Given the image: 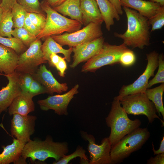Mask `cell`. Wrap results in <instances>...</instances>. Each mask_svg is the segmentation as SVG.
I'll return each instance as SVG.
<instances>
[{
  "mask_svg": "<svg viewBox=\"0 0 164 164\" xmlns=\"http://www.w3.org/2000/svg\"><path fill=\"white\" fill-rule=\"evenodd\" d=\"M127 18V28L123 34L114 32V36L121 39L127 47L143 49L150 44V26L148 19L137 11L123 6Z\"/></svg>",
  "mask_w": 164,
  "mask_h": 164,
  "instance_id": "cell-1",
  "label": "cell"
},
{
  "mask_svg": "<svg viewBox=\"0 0 164 164\" xmlns=\"http://www.w3.org/2000/svg\"><path fill=\"white\" fill-rule=\"evenodd\" d=\"M68 151L67 142H55L51 137L48 136L43 141L30 139L25 145L20 157L25 160L30 158L32 161L37 159L43 162L49 158L57 161Z\"/></svg>",
  "mask_w": 164,
  "mask_h": 164,
  "instance_id": "cell-2",
  "label": "cell"
},
{
  "mask_svg": "<svg viewBox=\"0 0 164 164\" xmlns=\"http://www.w3.org/2000/svg\"><path fill=\"white\" fill-rule=\"evenodd\" d=\"M105 119L107 125L111 129L108 138L111 146L125 135L139 128L141 124L138 119H129L121 106L120 101L114 99L110 112Z\"/></svg>",
  "mask_w": 164,
  "mask_h": 164,
  "instance_id": "cell-3",
  "label": "cell"
},
{
  "mask_svg": "<svg viewBox=\"0 0 164 164\" xmlns=\"http://www.w3.org/2000/svg\"><path fill=\"white\" fill-rule=\"evenodd\" d=\"M43 11L46 14L45 25L36 37L45 39L52 35L61 34L63 32H72L80 29L82 25L78 21L68 19L50 7L45 0L40 2Z\"/></svg>",
  "mask_w": 164,
  "mask_h": 164,
  "instance_id": "cell-4",
  "label": "cell"
},
{
  "mask_svg": "<svg viewBox=\"0 0 164 164\" xmlns=\"http://www.w3.org/2000/svg\"><path fill=\"white\" fill-rule=\"evenodd\" d=\"M150 136L147 128L139 127L125 135L111 147L110 156L113 164L122 162L132 153L141 149Z\"/></svg>",
  "mask_w": 164,
  "mask_h": 164,
  "instance_id": "cell-5",
  "label": "cell"
},
{
  "mask_svg": "<svg viewBox=\"0 0 164 164\" xmlns=\"http://www.w3.org/2000/svg\"><path fill=\"white\" fill-rule=\"evenodd\" d=\"M119 101L127 114L145 115L147 117L149 123H152L155 118H158L164 126V121L157 115L155 105L145 93L127 95L121 98Z\"/></svg>",
  "mask_w": 164,
  "mask_h": 164,
  "instance_id": "cell-6",
  "label": "cell"
},
{
  "mask_svg": "<svg viewBox=\"0 0 164 164\" xmlns=\"http://www.w3.org/2000/svg\"><path fill=\"white\" fill-rule=\"evenodd\" d=\"M128 48L123 43L120 45H116L104 42L99 52L87 61L82 66L81 72H95L103 66L119 63L121 54Z\"/></svg>",
  "mask_w": 164,
  "mask_h": 164,
  "instance_id": "cell-7",
  "label": "cell"
},
{
  "mask_svg": "<svg viewBox=\"0 0 164 164\" xmlns=\"http://www.w3.org/2000/svg\"><path fill=\"white\" fill-rule=\"evenodd\" d=\"M101 25L91 22L81 29L51 36L61 46L74 47L103 36Z\"/></svg>",
  "mask_w": 164,
  "mask_h": 164,
  "instance_id": "cell-8",
  "label": "cell"
},
{
  "mask_svg": "<svg viewBox=\"0 0 164 164\" xmlns=\"http://www.w3.org/2000/svg\"><path fill=\"white\" fill-rule=\"evenodd\" d=\"M159 54L153 51L146 54L147 63L143 73L132 84L123 85L120 89L119 94L114 99L120 100L125 96L139 93H145L147 88L149 78L154 76L155 70L158 66Z\"/></svg>",
  "mask_w": 164,
  "mask_h": 164,
  "instance_id": "cell-9",
  "label": "cell"
},
{
  "mask_svg": "<svg viewBox=\"0 0 164 164\" xmlns=\"http://www.w3.org/2000/svg\"><path fill=\"white\" fill-rule=\"evenodd\" d=\"M42 45L41 39H37L19 55L15 71L32 75L40 65L46 63L47 61L45 59L41 50Z\"/></svg>",
  "mask_w": 164,
  "mask_h": 164,
  "instance_id": "cell-10",
  "label": "cell"
},
{
  "mask_svg": "<svg viewBox=\"0 0 164 164\" xmlns=\"http://www.w3.org/2000/svg\"><path fill=\"white\" fill-rule=\"evenodd\" d=\"M82 138L88 142L87 149L90 155L89 164H113L110 156L111 145L108 137L102 140L100 145L96 143L94 137L86 132H80Z\"/></svg>",
  "mask_w": 164,
  "mask_h": 164,
  "instance_id": "cell-11",
  "label": "cell"
},
{
  "mask_svg": "<svg viewBox=\"0 0 164 164\" xmlns=\"http://www.w3.org/2000/svg\"><path fill=\"white\" fill-rule=\"evenodd\" d=\"M79 87V85L77 84L63 94L49 96L45 99L38 100L37 103L42 110H52L59 115H67L68 105L74 95L78 93Z\"/></svg>",
  "mask_w": 164,
  "mask_h": 164,
  "instance_id": "cell-12",
  "label": "cell"
},
{
  "mask_svg": "<svg viewBox=\"0 0 164 164\" xmlns=\"http://www.w3.org/2000/svg\"><path fill=\"white\" fill-rule=\"evenodd\" d=\"M36 119L35 116L13 114L11 122L12 135L26 144L35 131Z\"/></svg>",
  "mask_w": 164,
  "mask_h": 164,
  "instance_id": "cell-13",
  "label": "cell"
},
{
  "mask_svg": "<svg viewBox=\"0 0 164 164\" xmlns=\"http://www.w3.org/2000/svg\"><path fill=\"white\" fill-rule=\"evenodd\" d=\"M104 42L102 36L93 40L73 47V61L70 67L74 68L82 62H86L97 54Z\"/></svg>",
  "mask_w": 164,
  "mask_h": 164,
  "instance_id": "cell-14",
  "label": "cell"
},
{
  "mask_svg": "<svg viewBox=\"0 0 164 164\" xmlns=\"http://www.w3.org/2000/svg\"><path fill=\"white\" fill-rule=\"evenodd\" d=\"M33 79L40 83L46 89L48 94L52 95L54 93L61 94L68 89L66 83H60L53 77L51 72L42 64L32 75Z\"/></svg>",
  "mask_w": 164,
  "mask_h": 164,
  "instance_id": "cell-15",
  "label": "cell"
},
{
  "mask_svg": "<svg viewBox=\"0 0 164 164\" xmlns=\"http://www.w3.org/2000/svg\"><path fill=\"white\" fill-rule=\"evenodd\" d=\"M3 75L7 77L8 83L0 90V114L9 108L14 98L22 92L18 73L15 71L11 74Z\"/></svg>",
  "mask_w": 164,
  "mask_h": 164,
  "instance_id": "cell-16",
  "label": "cell"
},
{
  "mask_svg": "<svg viewBox=\"0 0 164 164\" xmlns=\"http://www.w3.org/2000/svg\"><path fill=\"white\" fill-rule=\"evenodd\" d=\"M33 97L28 92L22 91L13 100L8 108L9 115L18 114L26 115L34 111Z\"/></svg>",
  "mask_w": 164,
  "mask_h": 164,
  "instance_id": "cell-17",
  "label": "cell"
},
{
  "mask_svg": "<svg viewBox=\"0 0 164 164\" xmlns=\"http://www.w3.org/2000/svg\"><path fill=\"white\" fill-rule=\"evenodd\" d=\"M121 6H126L137 11L148 19L157 13L161 6L158 3L143 0H120Z\"/></svg>",
  "mask_w": 164,
  "mask_h": 164,
  "instance_id": "cell-18",
  "label": "cell"
},
{
  "mask_svg": "<svg viewBox=\"0 0 164 164\" xmlns=\"http://www.w3.org/2000/svg\"><path fill=\"white\" fill-rule=\"evenodd\" d=\"M80 8L85 26L91 22L101 25L104 22L96 0H81Z\"/></svg>",
  "mask_w": 164,
  "mask_h": 164,
  "instance_id": "cell-19",
  "label": "cell"
},
{
  "mask_svg": "<svg viewBox=\"0 0 164 164\" xmlns=\"http://www.w3.org/2000/svg\"><path fill=\"white\" fill-rule=\"evenodd\" d=\"M19 55L12 49L0 44V73H12L17 66Z\"/></svg>",
  "mask_w": 164,
  "mask_h": 164,
  "instance_id": "cell-20",
  "label": "cell"
},
{
  "mask_svg": "<svg viewBox=\"0 0 164 164\" xmlns=\"http://www.w3.org/2000/svg\"><path fill=\"white\" fill-rule=\"evenodd\" d=\"M25 144L14 138L12 143L6 146L3 145V150L0 153V164H16L21 156Z\"/></svg>",
  "mask_w": 164,
  "mask_h": 164,
  "instance_id": "cell-21",
  "label": "cell"
},
{
  "mask_svg": "<svg viewBox=\"0 0 164 164\" xmlns=\"http://www.w3.org/2000/svg\"><path fill=\"white\" fill-rule=\"evenodd\" d=\"M45 59L47 61L50 60V56L53 53H61L63 55L65 60L69 62L71 61V55L73 52V47H70L67 49L63 48L62 46L55 41L51 36L47 37L45 39L41 46Z\"/></svg>",
  "mask_w": 164,
  "mask_h": 164,
  "instance_id": "cell-22",
  "label": "cell"
},
{
  "mask_svg": "<svg viewBox=\"0 0 164 164\" xmlns=\"http://www.w3.org/2000/svg\"><path fill=\"white\" fill-rule=\"evenodd\" d=\"M81 0H67L60 5L52 8L63 16H68L83 25L82 14L80 8Z\"/></svg>",
  "mask_w": 164,
  "mask_h": 164,
  "instance_id": "cell-23",
  "label": "cell"
},
{
  "mask_svg": "<svg viewBox=\"0 0 164 164\" xmlns=\"http://www.w3.org/2000/svg\"><path fill=\"white\" fill-rule=\"evenodd\" d=\"M106 29L110 31L111 27L114 23V19L118 21L120 19L112 4L108 0H96Z\"/></svg>",
  "mask_w": 164,
  "mask_h": 164,
  "instance_id": "cell-24",
  "label": "cell"
},
{
  "mask_svg": "<svg viewBox=\"0 0 164 164\" xmlns=\"http://www.w3.org/2000/svg\"><path fill=\"white\" fill-rule=\"evenodd\" d=\"M164 91V83L155 88L146 90L145 93L149 99L155 105L159 116L162 115L164 120V108L163 102V95Z\"/></svg>",
  "mask_w": 164,
  "mask_h": 164,
  "instance_id": "cell-25",
  "label": "cell"
},
{
  "mask_svg": "<svg viewBox=\"0 0 164 164\" xmlns=\"http://www.w3.org/2000/svg\"><path fill=\"white\" fill-rule=\"evenodd\" d=\"M13 26L11 9L4 11L0 21V36L12 37Z\"/></svg>",
  "mask_w": 164,
  "mask_h": 164,
  "instance_id": "cell-26",
  "label": "cell"
},
{
  "mask_svg": "<svg viewBox=\"0 0 164 164\" xmlns=\"http://www.w3.org/2000/svg\"><path fill=\"white\" fill-rule=\"evenodd\" d=\"M86 150L82 147L78 146L75 151L72 153L67 155H66L60 158L57 161H54L53 164H67L72 160L77 157L80 158V163L89 164V159L85 154Z\"/></svg>",
  "mask_w": 164,
  "mask_h": 164,
  "instance_id": "cell-27",
  "label": "cell"
},
{
  "mask_svg": "<svg viewBox=\"0 0 164 164\" xmlns=\"http://www.w3.org/2000/svg\"><path fill=\"white\" fill-rule=\"evenodd\" d=\"M13 28L23 27L28 12L17 2L11 9Z\"/></svg>",
  "mask_w": 164,
  "mask_h": 164,
  "instance_id": "cell-28",
  "label": "cell"
},
{
  "mask_svg": "<svg viewBox=\"0 0 164 164\" xmlns=\"http://www.w3.org/2000/svg\"><path fill=\"white\" fill-rule=\"evenodd\" d=\"M12 35L21 41L27 48L37 39L36 36L23 27L14 28Z\"/></svg>",
  "mask_w": 164,
  "mask_h": 164,
  "instance_id": "cell-29",
  "label": "cell"
},
{
  "mask_svg": "<svg viewBox=\"0 0 164 164\" xmlns=\"http://www.w3.org/2000/svg\"><path fill=\"white\" fill-rule=\"evenodd\" d=\"M0 44L13 49L19 55L28 48L21 41L14 37L6 38L0 36Z\"/></svg>",
  "mask_w": 164,
  "mask_h": 164,
  "instance_id": "cell-30",
  "label": "cell"
},
{
  "mask_svg": "<svg viewBox=\"0 0 164 164\" xmlns=\"http://www.w3.org/2000/svg\"><path fill=\"white\" fill-rule=\"evenodd\" d=\"M158 67V70L155 75L149 81L147 88L157 84L164 83V61L163 53L159 55Z\"/></svg>",
  "mask_w": 164,
  "mask_h": 164,
  "instance_id": "cell-31",
  "label": "cell"
},
{
  "mask_svg": "<svg viewBox=\"0 0 164 164\" xmlns=\"http://www.w3.org/2000/svg\"><path fill=\"white\" fill-rule=\"evenodd\" d=\"M148 21L152 26L151 32L161 29L164 26V6H162L157 13L148 19Z\"/></svg>",
  "mask_w": 164,
  "mask_h": 164,
  "instance_id": "cell-32",
  "label": "cell"
},
{
  "mask_svg": "<svg viewBox=\"0 0 164 164\" xmlns=\"http://www.w3.org/2000/svg\"><path fill=\"white\" fill-rule=\"evenodd\" d=\"M28 12L45 13L42 10L39 0H16Z\"/></svg>",
  "mask_w": 164,
  "mask_h": 164,
  "instance_id": "cell-33",
  "label": "cell"
},
{
  "mask_svg": "<svg viewBox=\"0 0 164 164\" xmlns=\"http://www.w3.org/2000/svg\"><path fill=\"white\" fill-rule=\"evenodd\" d=\"M136 59L134 52L128 48L121 54L120 58L119 63L124 67H130L135 63Z\"/></svg>",
  "mask_w": 164,
  "mask_h": 164,
  "instance_id": "cell-34",
  "label": "cell"
},
{
  "mask_svg": "<svg viewBox=\"0 0 164 164\" xmlns=\"http://www.w3.org/2000/svg\"><path fill=\"white\" fill-rule=\"evenodd\" d=\"M45 13L28 12L31 21L41 31L44 28L46 23V16Z\"/></svg>",
  "mask_w": 164,
  "mask_h": 164,
  "instance_id": "cell-35",
  "label": "cell"
},
{
  "mask_svg": "<svg viewBox=\"0 0 164 164\" xmlns=\"http://www.w3.org/2000/svg\"><path fill=\"white\" fill-rule=\"evenodd\" d=\"M18 73L19 83L22 91L28 92L33 80L32 75L28 73Z\"/></svg>",
  "mask_w": 164,
  "mask_h": 164,
  "instance_id": "cell-36",
  "label": "cell"
},
{
  "mask_svg": "<svg viewBox=\"0 0 164 164\" xmlns=\"http://www.w3.org/2000/svg\"><path fill=\"white\" fill-rule=\"evenodd\" d=\"M28 92L33 97L40 94L47 93L45 88L39 82L33 79Z\"/></svg>",
  "mask_w": 164,
  "mask_h": 164,
  "instance_id": "cell-37",
  "label": "cell"
},
{
  "mask_svg": "<svg viewBox=\"0 0 164 164\" xmlns=\"http://www.w3.org/2000/svg\"><path fill=\"white\" fill-rule=\"evenodd\" d=\"M23 27L36 37L39 35L41 31L31 21L28 16V13Z\"/></svg>",
  "mask_w": 164,
  "mask_h": 164,
  "instance_id": "cell-38",
  "label": "cell"
},
{
  "mask_svg": "<svg viewBox=\"0 0 164 164\" xmlns=\"http://www.w3.org/2000/svg\"><path fill=\"white\" fill-rule=\"evenodd\" d=\"M64 57H60L59 61L55 67L58 71L59 75L62 77L65 76V72L67 68V64Z\"/></svg>",
  "mask_w": 164,
  "mask_h": 164,
  "instance_id": "cell-39",
  "label": "cell"
},
{
  "mask_svg": "<svg viewBox=\"0 0 164 164\" xmlns=\"http://www.w3.org/2000/svg\"><path fill=\"white\" fill-rule=\"evenodd\" d=\"M148 164H164V153L157 154L154 157H151L147 161Z\"/></svg>",
  "mask_w": 164,
  "mask_h": 164,
  "instance_id": "cell-40",
  "label": "cell"
},
{
  "mask_svg": "<svg viewBox=\"0 0 164 164\" xmlns=\"http://www.w3.org/2000/svg\"><path fill=\"white\" fill-rule=\"evenodd\" d=\"M16 0H2L0 6L2 8L4 11H6L12 9Z\"/></svg>",
  "mask_w": 164,
  "mask_h": 164,
  "instance_id": "cell-41",
  "label": "cell"
},
{
  "mask_svg": "<svg viewBox=\"0 0 164 164\" xmlns=\"http://www.w3.org/2000/svg\"><path fill=\"white\" fill-rule=\"evenodd\" d=\"M119 15L123 14V12L121 5L120 0H108Z\"/></svg>",
  "mask_w": 164,
  "mask_h": 164,
  "instance_id": "cell-42",
  "label": "cell"
},
{
  "mask_svg": "<svg viewBox=\"0 0 164 164\" xmlns=\"http://www.w3.org/2000/svg\"><path fill=\"white\" fill-rule=\"evenodd\" d=\"M60 57L57 54L54 53H51L50 56V60L48 61L50 66L55 67L59 61Z\"/></svg>",
  "mask_w": 164,
  "mask_h": 164,
  "instance_id": "cell-43",
  "label": "cell"
},
{
  "mask_svg": "<svg viewBox=\"0 0 164 164\" xmlns=\"http://www.w3.org/2000/svg\"><path fill=\"white\" fill-rule=\"evenodd\" d=\"M46 3L51 8L57 6L67 0H45Z\"/></svg>",
  "mask_w": 164,
  "mask_h": 164,
  "instance_id": "cell-44",
  "label": "cell"
},
{
  "mask_svg": "<svg viewBox=\"0 0 164 164\" xmlns=\"http://www.w3.org/2000/svg\"><path fill=\"white\" fill-rule=\"evenodd\" d=\"M152 150L153 152L154 155H157L159 154L164 153V136L163 137L160 144L159 149L157 150H155L154 148L153 144L152 143Z\"/></svg>",
  "mask_w": 164,
  "mask_h": 164,
  "instance_id": "cell-45",
  "label": "cell"
},
{
  "mask_svg": "<svg viewBox=\"0 0 164 164\" xmlns=\"http://www.w3.org/2000/svg\"><path fill=\"white\" fill-rule=\"evenodd\" d=\"M149 1L159 3L161 6H164V0H150Z\"/></svg>",
  "mask_w": 164,
  "mask_h": 164,
  "instance_id": "cell-46",
  "label": "cell"
},
{
  "mask_svg": "<svg viewBox=\"0 0 164 164\" xmlns=\"http://www.w3.org/2000/svg\"><path fill=\"white\" fill-rule=\"evenodd\" d=\"M4 12V10L0 6V21L2 18V16Z\"/></svg>",
  "mask_w": 164,
  "mask_h": 164,
  "instance_id": "cell-47",
  "label": "cell"
},
{
  "mask_svg": "<svg viewBox=\"0 0 164 164\" xmlns=\"http://www.w3.org/2000/svg\"><path fill=\"white\" fill-rule=\"evenodd\" d=\"M2 0H0V5L2 2Z\"/></svg>",
  "mask_w": 164,
  "mask_h": 164,
  "instance_id": "cell-48",
  "label": "cell"
}]
</instances>
